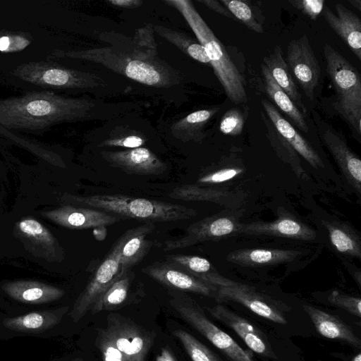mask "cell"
<instances>
[{
    "mask_svg": "<svg viewBox=\"0 0 361 361\" xmlns=\"http://www.w3.org/2000/svg\"><path fill=\"white\" fill-rule=\"evenodd\" d=\"M96 104L50 92H33L0 100V124L8 129L39 130L64 122L87 120Z\"/></svg>",
    "mask_w": 361,
    "mask_h": 361,
    "instance_id": "obj_1",
    "label": "cell"
},
{
    "mask_svg": "<svg viewBox=\"0 0 361 361\" xmlns=\"http://www.w3.org/2000/svg\"><path fill=\"white\" fill-rule=\"evenodd\" d=\"M63 200L72 205L97 209L121 218L133 219L146 223L188 220L198 214L196 209L185 205L120 194L88 196L65 194Z\"/></svg>",
    "mask_w": 361,
    "mask_h": 361,
    "instance_id": "obj_2",
    "label": "cell"
},
{
    "mask_svg": "<svg viewBox=\"0 0 361 361\" xmlns=\"http://www.w3.org/2000/svg\"><path fill=\"white\" fill-rule=\"evenodd\" d=\"M114 41L110 42L112 47L68 51L56 50L52 55L100 63L116 73L151 87H168L175 81L176 75L159 60L140 59L123 44Z\"/></svg>",
    "mask_w": 361,
    "mask_h": 361,
    "instance_id": "obj_3",
    "label": "cell"
},
{
    "mask_svg": "<svg viewBox=\"0 0 361 361\" xmlns=\"http://www.w3.org/2000/svg\"><path fill=\"white\" fill-rule=\"evenodd\" d=\"M164 3L175 8L186 20L204 48L210 66L228 99L235 104L246 102L244 78L192 3L188 0H166Z\"/></svg>",
    "mask_w": 361,
    "mask_h": 361,
    "instance_id": "obj_4",
    "label": "cell"
},
{
    "mask_svg": "<svg viewBox=\"0 0 361 361\" xmlns=\"http://www.w3.org/2000/svg\"><path fill=\"white\" fill-rule=\"evenodd\" d=\"M326 70L335 90L334 106L355 138L361 137V78L357 70L330 44L324 46Z\"/></svg>",
    "mask_w": 361,
    "mask_h": 361,
    "instance_id": "obj_5",
    "label": "cell"
},
{
    "mask_svg": "<svg viewBox=\"0 0 361 361\" xmlns=\"http://www.w3.org/2000/svg\"><path fill=\"white\" fill-rule=\"evenodd\" d=\"M169 293V302L180 317L231 361H255L250 352L243 350L232 337L211 322L200 305L185 292L171 290Z\"/></svg>",
    "mask_w": 361,
    "mask_h": 361,
    "instance_id": "obj_6",
    "label": "cell"
},
{
    "mask_svg": "<svg viewBox=\"0 0 361 361\" xmlns=\"http://www.w3.org/2000/svg\"><path fill=\"white\" fill-rule=\"evenodd\" d=\"M13 75L31 84L55 88L93 89L104 86L98 75L49 62H30L17 66Z\"/></svg>",
    "mask_w": 361,
    "mask_h": 361,
    "instance_id": "obj_7",
    "label": "cell"
},
{
    "mask_svg": "<svg viewBox=\"0 0 361 361\" xmlns=\"http://www.w3.org/2000/svg\"><path fill=\"white\" fill-rule=\"evenodd\" d=\"M70 311L69 306L31 310L20 314H4L0 318V341L16 337L48 338L56 333Z\"/></svg>",
    "mask_w": 361,
    "mask_h": 361,
    "instance_id": "obj_8",
    "label": "cell"
},
{
    "mask_svg": "<svg viewBox=\"0 0 361 361\" xmlns=\"http://www.w3.org/2000/svg\"><path fill=\"white\" fill-rule=\"evenodd\" d=\"M240 216L237 211H224L205 217L188 227L185 233L178 238L165 240L163 251H171L195 245L205 241L219 240L238 234Z\"/></svg>",
    "mask_w": 361,
    "mask_h": 361,
    "instance_id": "obj_9",
    "label": "cell"
},
{
    "mask_svg": "<svg viewBox=\"0 0 361 361\" xmlns=\"http://www.w3.org/2000/svg\"><path fill=\"white\" fill-rule=\"evenodd\" d=\"M126 232L114 243L111 250L97 267L91 280L76 299L68 314V318L76 324L84 317L92 304L113 283L121 271V247Z\"/></svg>",
    "mask_w": 361,
    "mask_h": 361,
    "instance_id": "obj_10",
    "label": "cell"
},
{
    "mask_svg": "<svg viewBox=\"0 0 361 361\" xmlns=\"http://www.w3.org/2000/svg\"><path fill=\"white\" fill-rule=\"evenodd\" d=\"M117 349L130 361H145L152 345L143 329L117 314H110L105 329Z\"/></svg>",
    "mask_w": 361,
    "mask_h": 361,
    "instance_id": "obj_11",
    "label": "cell"
},
{
    "mask_svg": "<svg viewBox=\"0 0 361 361\" xmlns=\"http://www.w3.org/2000/svg\"><path fill=\"white\" fill-rule=\"evenodd\" d=\"M288 67L307 97L312 101L321 68L307 35L291 40L287 47Z\"/></svg>",
    "mask_w": 361,
    "mask_h": 361,
    "instance_id": "obj_12",
    "label": "cell"
},
{
    "mask_svg": "<svg viewBox=\"0 0 361 361\" xmlns=\"http://www.w3.org/2000/svg\"><path fill=\"white\" fill-rule=\"evenodd\" d=\"M142 272L171 290L191 292L216 298L218 288L204 282L166 261L155 262L142 269Z\"/></svg>",
    "mask_w": 361,
    "mask_h": 361,
    "instance_id": "obj_13",
    "label": "cell"
},
{
    "mask_svg": "<svg viewBox=\"0 0 361 361\" xmlns=\"http://www.w3.org/2000/svg\"><path fill=\"white\" fill-rule=\"evenodd\" d=\"M41 214L56 224L70 229L105 227L118 222L121 217L106 212L72 204L42 212Z\"/></svg>",
    "mask_w": 361,
    "mask_h": 361,
    "instance_id": "obj_14",
    "label": "cell"
},
{
    "mask_svg": "<svg viewBox=\"0 0 361 361\" xmlns=\"http://www.w3.org/2000/svg\"><path fill=\"white\" fill-rule=\"evenodd\" d=\"M103 159L114 167L137 175H160L168 166L154 153L146 147L121 151H102Z\"/></svg>",
    "mask_w": 361,
    "mask_h": 361,
    "instance_id": "obj_15",
    "label": "cell"
},
{
    "mask_svg": "<svg viewBox=\"0 0 361 361\" xmlns=\"http://www.w3.org/2000/svg\"><path fill=\"white\" fill-rule=\"evenodd\" d=\"M216 301L238 302L257 315L273 322L286 324L283 314L270 300L257 293L252 287L238 282L231 286L218 288Z\"/></svg>",
    "mask_w": 361,
    "mask_h": 361,
    "instance_id": "obj_16",
    "label": "cell"
},
{
    "mask_svg": "<svg viewBox=\"0 0 361 361\" xmlns=\"http://www.w3.org/2000/svg\"><path fill=\"white\" fill-rule=\"evenodd\" d=\"M238 234L269 235L302 240H314L317 235L312 228L288 213H283L272 221L240 224Z\"/></svg>",
    "mask_w": 361,
    "mask_h": 361,
    "instance_id": "obj_17",
    "label": "cell"
},
{
    "mask_svg": "<svg viewBox=\"0 0 361 361\" xmlns=\"http://www.w3.org/2000/svg\"><path fill=\"white\" fill-rule=\"evenodd\" d=\"M2 292L15 303L43 307L59 301L65 295L62 288L36 281H13L1 285Z\"/></svg>",
    "mask_w": 361,
    "mask_h": 361,
    "instance_id": "obj_18",
    "label": "cell"
},
{
    "mask_svg": "<svg viewBox=\"0 0 361 361\" xmlns=\"http://www.w3.org/2000/svg\"><path fill=\"white\" fill-rule=\"evenodd\" d=\"M208 312L213 317L233 329L250 350L263 356L276 358L265 335L248 320L222 305L208 308Z\"/></svg>",
    "mask_w": 361,
    "mask_h": 361,
    "instance_id": "obj_19",
    "label": "cell"
},
{
    "mask_svg": "<svg viewBox=\"0 0 361 361\" xmlns=\"http://www.w3.org/2000/svg\"><path fill=\"white\" fill-rule=\"evenodd\" d=\"M320 136L349 185L361 194V161L346 141L330 127L319 130Z\"/></svg>",
    "mask_w": 361,
    "mask_h": 361,
    "instance_id": "obj_20",
    "label": "cell"
},
{
    "mask_svg": "<svg viewBox=\"0 0 361 361\" xmlns=\"http://www.w3.org/2000/svg\"><path fill=\"white\" fill-rule=\"evenodd\" d=\"M336 15L324 6L322 15L327 24L361 61V20L343 4H335Z\"/></svg>",
    "mask_w": 361,
    "mask_h": 361,
    "instance_id": "obj_21",
    "label": "cell"
},
{
    "mask_svg": "<svg viewBox=\"0 0 361 361\" xmlns=\"http://www.w3.org/2000/svg\"><path fill=\"white\" fill-rule=\"evenodd\" d=\"M265 114L280 135L305 161L315 169L324 168V163L312 145L282 116L275 106L266 99L261 100Z\"/></svg>",
    "mask_w": 361,
    "mask_h": 361,
    "instance_id": "obj_22",
    "label": "cell"
},
{
    "mask_svg": "<svg viewBox=\"0 0 361 361\" xmlns=\"http://www.w3.org/2000/svg\"><path fill=\"white\" fill-rule=\"evenodd\" d=\"M300 252L296 250L245 248L231 252L226 260L242 267H266L295 260Z\"/></svg>",
    "mask_w": 361,
    "mask_h": 361,
    "instance_id": "obj_23",
    "label": "cell"
},
{
    "mask_svg": "<svg viewBox=\"0 0 361 361\" xmlns=\"http://www.w3.org/2000/svg\"><path fill=\"white\" fill-rule=\"evenodd\" d=\"M169 196L183 201L209 202L233 209L243 201V195L221 188L185 184L175 188Z\"/></svg>",
    "mask_w": 361,
    "mask_h": 361,
    "instance_id": "obj_24",
    "label": "cell"
},
{
    "mask_svg": "<svg viewBox=\"0 0 361 361\" xmlns=\"http://www.w3.org/2000/svg\"><path fill=\"white\" fill-rule=\"evenodd\" d=\"M165 259L173 266L217 288L231 286L235 281L221 276L206 258L197 255L173 254Z\"/></svg>",
    "mask_w": 361,
    "mask_h": 361,
    "instance_id": "obj_25",
    "label": "cell"
},
{
    "mask_svg": "<svg viewBox=\"0 0 361 361\" xmlns=\"http://www.w3.org/2000/svg\"><path fill=\"white\" fill-rule=\"evenodd\" d=\"M303 309L320 335L327 338L340 340L355 348L360 347V338L339 318L311 305H305Z\"/></svg>",
    "mask_w": 361,
    "mask_h": 361,
    "instance_id": "obj_26",
    "label": "cell"
},
{
    "mask_svg": "<svg viewBox=\"0 0 361 361\" xmlns=\"http://www.w3.org/2000/svg\"><path fill=\"white\" fill-rule=\"evenodd\" d=\"M156 226L154 223H146L126 231V239L121 247V270L131 269L140 263L149 252L154 243L147 238Z\"/></svg>",
    "mask_w": 361,
    "mask_h": 361,
    "instance_id": "obj_27",
    "label": "cell"
},
{
    "mask_svg": "<svg viewBox=\"0 0 361 361\" xmlns=\"http://www.w3.org/2000/svg\"><path fill=\"white\" fill-rule=\"evenodd\" d=\"M262 63L278 85L290 97L297 107L305 113L306 108L302 103L301 94L298 91L287 63L283 57L281 47L276 46L271 52L264 57Z\"/></svg>",
    "mask_w": 361,
    "mask_h": 361,
    "instance_id": "obj_28",
    "label": "cell"
},
{
    "mask_svg": "<svg viewBox=\"0 0 361 361\" xmlns=\"http://www.w3.org/2000/svg\"><path fill=\"white\" fill-rule=\"evenodd\" d=\"M134 279L135 274L131 269L121 270L113 283L92 304L90 310L91 314L114 308L126 302Z\"/></svg>",
    "mask_w": 361,
    "mask_h": 361,
    "instance_id": "obj_29",
    "label": "cell"
},
{
    "mask_svg": "<svg viewBox=\"0 0 361 361\" xmlns=\"http://www.w3.org/2000/svg\"><path fill=\"white\" fill-rule=\"evenodd\" d=\"M265 90L272 102L283 111L292 123L301 131L308 133L309 128L305 118L290 97L278 85L266 66L262 63Z\"/></svg>",
    "mask_w": 361,
    "mask_h": 361,
    "instance_id": "obj_30",
    "label": "cell"
},
{
    "mask_svg": "<svg viewBox=\"0 0 361 361\" xmlns=\"http://www.w3.org/2000/svg\"><path fill=\"white\" fill-rule=\"evenodd\" d=\"M220 109L212 107L190 113L172 124L171 127L172 135L183 142L200 141L204 136L202 130Z\"/></svg>",
    "mask_w": 361,
    "mask_h": 361,
    "instance_id": "obj_31",
    "label": "cell"
},
{
    "mask_svg": "<svg viewBox=\"0 0 361 361\" xmlns=\"http://www.w3.org/2000/svg\"><path fill=\"white\" fill-rule=\"evenodd\" d=\"M322 224L336 251L347 256L361 257L360 238L348 224L334 221H322Z\"/></svg>",
    "mask_w": 361,
    "mask_h": 361,
    "instance_id": "obj_32",
    "label": "cell"
},
{
    "mask_svg": "<svg viewBox=\"0 0 361 361\" xmlns=\"http://www.w3.org/2000/svg\"><path fill=\"white\" fill-rule=\"evenodd\" d=\"M266 128L267 137L278 156L292 168L298 178L305 175L298 154L280 135L265 113L260 114Z\"/></svg>",
    "mask_w": 361,
    "mask_h": 361,
    "instance_id": "obj_33",
    "label": "cell"
},
{
    "mask_svg": "<svg viewBox=\"0 0 361 361\" xmlns=\"http://www.w3.org/2000/svg\"><path fill=\"white\" fill-rule=\"evenodd\" d=\"M18 229L23 235L36 245L48 249L54 258H63V250L52 233L36 219L27 217L18 222Z\"/></svg>",
    "mask_w": 361,
    "mask_h": 361,
    "instance_id": "obj_34",
    "label": "cell"
},
{
    "mask_svg": "<svg viewBox=\"0 0 361 361\" xmlns=\"http://www.w3.org/2000/svg\"><path fill=\"white\" fill-rule=\"evenodd\" d=\"M154 31L159 36L176 46L192 59L210 65V61L203 46L197 40L186 34L171 30L163 25H154Z\"/></svg>",
    "mask_w": 361,
    "mask_h": 361,
    "instance_id": "obj_35",
    "label": "cell"
},
{
    "mask_svg": "<svg viewBox=\"0 0 361 361\" xmlns=\"http://www.w3.org/2000/svg\"><path fill=\"white\" fill-rule=\"evenodd\" d=\"M173 334L180 341L192 361H224L186 331L176 329Z\"/></svg>",
    "mask_w": 361,
    "mask_h": 361,
    "instance_id": "obj_36",
    "label": "cell"
},
{
    "mask_svg": "<svg viewBox=\"0 0 361 361\" xmlns=\"http://www.w3.org/2000/svg\"><path fill=\"white\" fill-rule=\"evenodd\" d=\"M220 2L228 10L235 20L240 21L250 30L258 34L264 32L263 27L256 19L248 1L243 0H221Z\"/></svg>",
    "mask_w": 361,
    "mask_h": 361,
    "instance_id": "obj_37",
    "label": "cell"
},
{
    "mask_svg": "<svg viewBox=\"0 0 361 361\" xmlns=\"http://www.w3.org/2000/svg\"><path fill=\"white\" fill-rule=\"evenodd\" d=\"M129 41L135 50L153 58H157V44L152 24L137 29L134 37H129Z\"/></svg>",
    "mask_w": 361,
    "mask_h": 361,
    "instance_id": "obj_38",
    "label": "cell"
},
{
    "mask_svg": "<svg viewBox=\"0 0 361 361\" xmlns=\"http://www.w3.org/2000/svg\"><path fill=\"white\" fill-rule=\"evenodd\" d=\"M245 118L237 107L228 109L222 116L219 123V130L224 135L235 136L243 129Z\"/></svg>",
    "mask_w": 361,
    "mask_h": 361,
    "instance_id": "obj_39",
    "label": "cell"
},
{
    "mask_svg": "<svg viewBox=\"0 0 361 361\" xmlns=\"http://www.w3.org/2000/svg\"><path fill=\"white\" fill-rule=\"evenodd\" d=\"M96 345L103 361H130L117 349L105 329L98 330Z\"/></svg>",
    "mask_w": 361,
    "mask_h": 361,
    "instance_id": "obj_40",
    "label": "cell"
},
{
    "mask_svg": "<svg viewBox=\"0 0 361 361\" xmlns=\"http://www.w3.org/2000/svg\"><path fill=\"white\" fill-rule=\"evenodd\" d=\"M243 169L240 167H227L209 172L200 176L196 185H214L226 182L243 173Z\"/></svg>",
    "mask_w": 361,
    "mask_h": 361,
    "instance_id": "obj_41",
    "label": "cell"
},
{
    "mask_svg": "<svg viewBox=\"0 0 361 361\" xmlns=\"http://www.w3.org/2000/svg\"><path fill=\"white\" fill-rule=\"evenodd\" d=\"M330 303L339 307L357 317H361V299L334 290L328 297Z\"/></svg>",
    "mask_w": 361,
    "mask_h": 361,
    "instance_id": "obj_42",
    "label": "cell"
},
{
    "mask_svg": "<svg viewBox=\"0 0 361 361\" xmlns=\"http://www.w3.org/2000/svg\"><path fill=\"white\" fill-rule=\"evenodd\" d=\"M288 2L312 20H317L324 7V0H289Z\"/></svg>",
    "mask_w": 361,
    "mask_h": 361,
    "instance_id": "obj_43",
    "label": "cell"
},
{
    "mask_svg": "<svg viewBox=\"0 0 361 361\" xmlns=\"http://www.w3.org/2000/svg\"><path fill=\"white\" fill-rule=\"evenodd\" d=\"M145 139L138 135L107 138L99 145V147H120L127 149L140 147L145 143Z\"/></svg>",
    "mask_w": 361,
    "mask_h": 361,
    "instance_id": "obj_44",
    "label": "cell"
},
{
    "mask_svg": "<svg viewBox=\"0 0 361 361\" xmlns=\"http://www.w3.org/2000/svg\"><path fill=\"white\" fill-rule=\"evenodd\" d=\"M30 42L20 36H3L0 37L1 51H16L25 48Z\"/></svg>",
    "mask_w": 361,
    "mask_h": 361,
    "instance_id": "obj_45",
    "label": "cell"
},
{
    "mask_svg": "<svg viewBox=\"0 0 361 361\" xmlns=\"http://www.w3.org/2000/svg\"><path fill=\"white\" fill-rule=\"evenodd\" d=\"M198 2L204 4L209 9L227 18L234 19L228 10L220 2L216 0H197Z\"/></svg>",
    "mask_w": 361,
    "mask_h": 361,
    "instance_id": "obj_46",
    "label": "cell"
},
{
    "mask_svg": "<svg viewBox=\"0 0 361 361\" xmlns=\"http://www.w3.org/2000/svg\"><path fill=\"white\" fill-rule=\"evenodd\" d=\"M106 2L112 6L124 8H137L142 4L140 0H107Z\"/></svg>",
    "mask_w": 361,
    "mask_h": 361,
    "instance_id": "obj_47",
    "label": "cell"
},
{
    "mask_svg": "<svg viewBox=\"0 0 361 361\" xmlns=\"http://www.w3.org/2000/svg\"><path fill=\"white\" fill-rule=\"evenodd\" d=\"M155 361H177L168 347L163 348L156 357Z\"/></svg>",
    "mask_w": 361,
    "mask_h": 361,
    "instance_id": "obj_48",
    "label": "cell"
},
{
    "mask_svg": "<svg viewBox=\"0 0 361 361\" xmlns=\"http://www.w3.org/2000/svg\"><path fill=\"white\" fill-rule=\"evenodd\" d=\"M349 3L359 11H361V1L360 0H349Z\"/></svg>",
    "mask_w": 361,
    "mask_h": 361,
    "instance_id": "obj_49",
    "label": "cell"
},
{
    "mask_svg": "<svg viewBox=\"0 0 361 361\" xmlns=\"http://www.w3.org/2000/svg\"><path fill=\"white\" fill-rule=\"evenodd\" d=\"M6 314V307L3 304L0 303V318Z\"/></svg>",
    "mask_w": 361,
    "mask_h": 361,
    "instance_id": "obj_50",
    "label": "cell"
},
{
    "mask_svg": "<svg viewBox=\"0 0 361 361\" xmlns=\"http://www.w3.org/2000/svg\"><path fill=\"white\" fill-rule=\"evenodd\" d=\"M353 361H361V355L358 353L353 359Z\"/></svg>",
    "mask_w": 361,
    "mask_h": 361,
    "instance_id": "obj_51",
    "label": "cell"
},
{
    "mask_svg": "<svg viewBox=\"0 0 361 361\" xmlns=\"http://www.w3.org/2000/svg\"><path fill=\"white\" fill-rule=\"evenodd\" d=\"M71 361H84V360L80 357H75V358L72 359Z\"/></svg>",
    "mask_w": 361,
    "mask_h": 361,
    "instance_id": "obj_52",
    "label": "cell"
}]
</instances>
